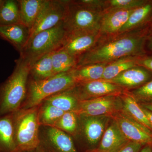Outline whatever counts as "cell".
Here are the masks:
<instances>
[{
  "instance_id": "1",
  "label": "cell",
  "mask_w": 152,
  "mask_h": 152,
  "mask_svg": "<svg viewBox=\"0 0 152 152\" xmlns=\"http://www.w3.org/2000/svg\"><path fill=\"white\" fill-rule=\"evenodd\" d=\"M138 29L114 35L102 36L91 49L77 57V67L96 64H109L128 56H145L147 38Z\"/></svg>"
},
{
  "instance_id": "2",
  "label": "cell",
  "mask_w": 152,
  "mask_h": 152,
  "mask_svg": "<svg viewBox=\"0 0 152 152\" xmlns=\"http://www.w3.org/2000/svg\"><path fill=\"white\" fill-rule=\"evenodd\" d=\"M30 65L20 57L12 73L0 83V115L12 113L21 108L26 99Z\"/></svg>"
},
{
  "instance_id": "3",
  "label": "cell",
  "mask_w": 152,
  "mask_h": 152,
  "mask_svg": "<svg viewBox=\"0 0 152 152\" xmlns=\"http://www.w3.org/2000/svg\"><path fill=\"white\" fill-rule=\"evenodd\" d=\"M39 105L21 109L14 113L15 137L17 152L34 151L39 146Z\"/></svg>"
},
{
  "instance_id": "4",
  "label": "cell",
  "mask_w": 152,
  "mask_h": 152,
  "mask_svg": "<svg viewBox=\"0 0 152 152\" xmlns=\"http://www.w3.org/2000/svg\"><path fill=\"white\" fill-rule=\"evenodd\" d=\"M76 83L72 71L57 74L41 80L29 78L26 97L21 109L30 108L39 105L45 99L57 93L69 89Z\"/></svg>"
},
{
  "instance_id": "5",
  "label": "cell",
  "mask_w": 152,
  "mask_h": 152,
  "mask_svg": "<svg viewBox=\"0 0 152 152\" xmlns=\"http://www.w3.org/2000/svg\"><path fill=\"white\" fill-rule=\"evenodd\" d=\"M66 37L63 21L54 27L34 36L20 54V57L30 66L41 57L61 48Z\"/></svg>"
},
{
  "instance_id": "6",
  "label": "cell",
  "mask_w": 152,
  "mask_h": 152,
  "mask_svg": "<svg viewBox=\"0 0 152 152\" xmlns=\"http://www.w3.org/2000/svg\"><path fill=\"white\" fill-rule=\"evenodd\" d=\"M103 12L82 6L75 1H69L66 13L63 20L67 35L99 32Z\"/></svg>"
},
{
  "instance_id": "7",
  "label": "cell",
  "mask_w": 152,
  "mask_h": 152,
  "mask_svg": "<svg viewBox=\"0 0 152 152\" xmlns=\"http://www.w3.org/2000/svg\"><path fill=\"white\" fill-rule=\"evenodd\" d=\"M68 2L67 0H45L31 30L29 41L38 33L51 28L63 21L66 13Z\"/></svg>"
},
{
  "instance_id": "8",
  "label": "cell",
  "mask_w": 152,
  "mask_h": 152,
  "mask_svg": "<svg viewBox=\"0 0 152 152\" xmlns=\"http://www.w3.org/2000/svg\"><path fill=\"white\" fill-rule=\"evenodd\" d=\"M79 116L77 135L81 137L86 151L97 148L112 117L107 115Z\"/></svg>"
},
{
  "instance_id": "9",
  "label": "cell",
  "mask_w": 152,
  "mask_h": 152,
  "mask_svg": "<svg viewBox=\"0 0 152 152\" xmlns=\"http://www.w3.org/2000/svg\"><path fill=\"white\" fill-rule=\"evenodd\" d=\"M120 95H112L80 101L75 113L79 116L113 117L123 109Z\"/></svg>"
},
{
  "instance_id": "10",
  "label": "cell",
  "mask_w": 152,
  "mask_h": 152,
  "mask_svg": "<svg viewBox=\"0 0 152 152\" xmlns=\"http://www.w3.org/2000/svg\"><path fill=\"white\" fill-rule=\"evenodd\" d=\"M39 140L46 152H78L71 136L54 127L41 126Z\"/></svg>"
},
{
  "instance_id": "11",
  "label": "cell",
  "mask_w": 152,
  "mask_h": 152,
  "mask_svg": "<svg viewBox=\"0 0 152 152\" xmlns=\"http://www.w3.org/2000/svg\"><path fill=\"white\" fill-rule=\"evenodd\" d=\"M72 89L80 101L109 95H121L125 91L113 83L101 80L77 83Z\"/></svg>"
},
{
  "instance_id": "12",
  "label": "cell",
  "mask_w": 152,
  "mask_h": 152,
  "mask_svg": "<svg viewBox=\"0 0 152 152\" xmlns=\"http://www.w3.org/2000/svg\"><path fill=\"white\" fill-rule=\"evenodd\" d=\"M112 118L117 122L129 141L135 142L143 146H152V131L132 119L122 110Z\"/></svg>"
},
{
  "instance_id": "13",
  "label": "cell",
  "mask_w": 152,
  "mask_h": 152,
  "mask_svg": "<svg viewBox=\"0 0 152 152\" xmlns=\"http://www.w3.org/2000/svg\"><path fill=\"white\" fill-rule=\"evenodd\" d=\"M102 36L99 32L68 34L61 48L72 56L78 57L92 48Z\"/></svg>"
},
{
  "instance_id": "14",
  "label": "cell",
  "mask_w": 152,
  "mask_h": 152,
  "mask_svg": "<svg viewBox=\"0 0 152 152\" xmlns=\"http://www.w3.org/2000/svg\"><path fill=\"white\" fill-rule=\"evenodd\" d=\"M152 80V73L144 67L138 66L121 73L109 82L121 87L125 91L137 88Z\"/></svg>"
},
{
  "instance_id": "15",
  "label": "cell",
  "mask_w": 152,
  "mask_h": 152,
  "mask_svg": "<svg viewBox=\"0 0 152 152\" xmlns=\"http://www.w3.org/2000/svg\"><path fill=\"white\" fill-rule=\"evenodd\" d=\"M134 10H105L103 13L100 24L99 32L101 35L112 36L118 34L127 21L130 15Z\"/></svg>"
},
{
  "instance_id": "16",
  "label": "cell",
  "mask_w": 152,
  "mask_h": 152,
  "mask_svg": "<svg viewBox=\"0 0 152 152\" xmlns=\"http://www.w3.org/2000/svg\"><path fill=\"white\" fill-rule=\"evenodd\" d=\"M31 30L23 24L0 26V38L10 43L20 54L26 46Z\"/></svg>"
},
{
  "instance_id": "17",
  "label": "cell",
  "mask_w": 152,
  "mask_h": 152,
  "mask_svg": "<svg viewBox=\"0 0 152 152\" xmlns=\"http://www.w3.org/2000/svg\"><path fill=\"white\" fill-rule=\"evenodd\" d=\"M117 122L112 118L97 149L108 152H117L128 142Z\"/></svg>"
},
{
  "instance_id": "18",
  "label": "cell",
  "mask_w": 152,
  "mask_h": 152,
  "mask_svg": "<svg viewBox=\"0 0 152 152\" xmlns=\"http://www.w3.org/2000/svg\"><path fill=\"white\" fill-rule=\"evenodd\" d=\"M0 152H17L14 113L0 115Z\"/></svg>"
},
{
  "instance_id": "19",
  "label": "cell",
  "mask_w": 152,
  "mask_h": 152,
  "mask_svg": "<svg viewBox=\"0 0 152 152\" xmlns=\"http://www.w3.org/2000/svg\"><path fill=\"white\" fill-rule=\"evenodd\" d=\"M123 104L122 111L140 124L152 132V126L144 113L140 104L127 91L120 95Z\"/></svg>"
},
{
  "instance_id": "20",
  "label": "cell",
  "mask_w": 152,
  "mask_h": 152,
  "mask_svg": "<svg viewBox=\"0 0 152 152\" xmlns=\"http://www.w3.org/2000/svg\"><path fill=\"white\" fill-rule=\"evenodd\" d=\"M152 17V1H148L144 5L132 11L127 21L117 34L138 30L149 21Z\"/></svg>"
},
{
  "instance_id": "21",
  "label": "cell",
  "mask_w": 152,
  "mask_h": 152,
  "mask_svg": "<svg viewBox=\"0 0 152 152\" xmlns=\"http://www.w3.org/2000/svg\"><path fill=\"white\" fill-rule=\"evenodd\" d=\"M80 101L72 88H71L52 95L45 99L43 102L54 106L63 111L67 112H75Z\"/></svg>"
},
{
  "instance_id": "22",
  "label": "cell",
  "mask_w": 152,
  "mask_h": 152,
  "mask_svg": "<svg viewBox=\"0 0 152 152\" xmlns=\"http://www.w3.org/2000/svg\"><path fill=\"white\" fill-rule=\"evenodd\" d=\"M142 57L128 56L109 63L105 68L101 80L109 81L121 73L130 68L139 66V61Z\"/></svg>"
},
{
  "instance_id": "23",
  "label": "cell",
  "mask_w": 152,
  "mask_h": 152,
  "mask_svg": "<svg viewBox=\"0 0 152 152\" xmlns=\"http://www.w3.org/2000/svg\"><path fill=\"white\" fill-rule=\"evenodd\" d=\"M22 23L31 29L45 0H18Z\"/></svg>"
},
{
  "instance_id": "24",
  "label": "cell",
  "mask_w": 152,
  "mask_h": 152,
  "mask_svg": "<svg viewBox=\"0 0 152 152\" xmlns=\"http://www.w3.org/2000/svg\"><path fill=\"white\" fill-rule=\"evenodd\" d=\"M55 75L52 64V53L43 56L30 66L29 78L41 80Z\"/></svg>"
},
{
  "instance_id": "25",
  "label": "cell",
  "mask_w": 152,
  "mask_h": 152,
  "mask_svg": "<svg viewBox=\"0 0 152 152\" xmlns=\"http://www.w3.org/2000/svg\"><path fill=\"white\" fill-rule=\"evenodd\" d=\"M108 64H96L78 67L72 70L76 83L100 80Z\"/></svg>"
},
{
  "instance_id": "26",
  "label": "cell",
  "mask_w": 152,
  "mask_h": 152,
  "mask_svg": "<svg viewBox=\"0 0 152 152\" xmlns=\"http://www.w3.org/2000/svg\"><path fill=\"white\" fill-rule=\"evenodd\" d=\"M23 24L18 1H3L0 7V26Z\"/></svg>"
},
{
  "instance_id": "27",
  "label": "cell",
  "mask_w": 152,
  "mask_h": 152,
  "mask_svg": "<svg viewBox=\"0 0 152 152\" xmlns=\"http://www.w3.org/2000/svg\"><path fill=\"white\" fill-rule=\"evenodd\" d=\"M52 60L55 75L70 72L77 67V57L72 56L62 48L52 52Z\"/></svg>"
},
{
  "instance_id": "28",
  "label": "cell",
  "mask_w": 152,
  "mask_h": 152,
  "mask_svg": "<svg viewBox=\"0 0 152 152\" xmlns=\"http://www.w3.org/2000/svg\"><path fill=\"white\" fill-rule=\"evenodd\" d=\"M79 116L75 112H65L52 126L75 137L79 129Z\"/></svg>"
},
{
  "instance_id": "29",
  "label": "cell",
  "mask_w": 152,
  "mask_h": 152,
  "mask_svg": "<svg viewBox=\"0 0 152 152\" xmlns=\"http://www.w3.org/2000/svg\"><path fill=\"white\" fill-rule=\"evenodd\" d=\"M65 112L54 106L42 102L39 111V122L41 126H53Z\"/></svg>"
},
{
  "instance_id": "30",
  "label": "cell",
  "mask_w": 152,
  "mask_h": 152,
  "mask_svg": "<svg viewBox=\"0 0 152 152\" xmlns=\"http://www.w3.org/2000/svg\"><path fill=\"white\" fill-rule=\"evenodd\" d=\"M128 91L140 104H152V80L137 88Z\"/></svg>"
},
{
  "instance_id": "31",
  "label": "cell",
  "mask_w": 152,
  "mask_h": 152,
  "mask_svg": "<svg viewBox=\"0 0 152 152\" xmlns=\"http://www.w3.org/2000/svg\"><path fill=\"white\" fill-rule=\"evenodd\" d=\"M148 1L146 0H106V10H134L144 5Z\"/></svg>"
},
{
  "instance_id": "32",
  "label": "cell",
  "mask_w": 152,
  "mask_h": 152,
  "mask_svg": "<svg viewBox=\"0 0 152 152\" xmlns=\"http://www.w3.org/2000/svg\"><path fill=\"white\" fill-rule=\"evenodd\" d=\"M75 1L82 6L103 12L107 9L106 0H78Z\"/></svg>"
},
{
  "instance_id": "33",
  "label": "cell",
  "mask_w": 152,
  "mask_h": 152,
  "mask_svg": "<svg viewBox=\"0 0 152 152\" xmlns=\"http://www.w3.org/2000/svg\"><path fill=\"white\" fill-rule=\"evenodd\" d=\"M143 146L138 143L129 141L117 152H139Z\"/></svg>"
},
{
  "instance_id": "34",
  "label": "cell",
  "mask_w": 152,
  "mask_h": 152,
  "mask_svg": "<svg viewBox=\"0 0 152 152\" xmlns=\"http://www.w3.org/2000/svg\"><path fill=\"white\" fill-rule=\"evenodd\" d=\"M139 66L144 67L152 73V56H144L142 57L139 61Z\"/></svg>"
},
{
  "instance_id": "35",
  "label": "cell",
  "mask_w": 152,
  "mask_h": 152,
  "mask_svg": "<svg viewBox=\"0 0 152 152\" xmlns=\"http://www.w3.org/2000/svg\"><path fill=\"white\" fill-rule=\"evenodd\" d=\"M140 105L141 106L144 113L146 116L147 118L149 121L150 123H151L152 126V111L148 110V109H147L145 107L141 105L140 104Z\"/></svg>"
},
{
  "instance_id": "36",
  "label": "cell",
  "mask_w": 152,
  "mask_h": 152,
  "mask_svg": "<svg viewBox=\"0 0 152 152\" xmlns=\"http://www.w3.org/2000/svg\"><path fill=\"white\" fill-rule=\"evenodd\" d=\"M139 152H152V146L149 145L144 146Z\"/></svg>"
},
{
  "instance_id": "37",
  "label": "cell",
  "mask_w": 152,
  "mask_h": 152,
  "mask_svg": "<svg viewBox=\"0 0 152 152\" xmlns=\"http://www.w3.org/2000/svg\"><path fill=\"white\" fill-rule=\"evenodd\" d=\"M147 40L148 41V47L149 50L152 51V34L149 37H148Z\"/></svg>"
},
{
  "instance_id": "38",
  "label": "cell",
  "mask_w": 152,
  "mask_h": 152,
  "mask_svg": "<svg viewBox=\"0 0 152 152\" xmlns=\"http://www.w3.org/2000/svg\"><path fill=\"white\" fill-rule=\"evenodd\" d=\"M140 105H141L145 107L147 109H148V110L152 111V104H150Z\"/></svg>"
},
{
  "instance_id": "39",
  "label": "cell",
  "mask_w": 152,
  "mask_h": 152,
  "mask_svg": "<svg viewBox=\"0 0 152 152\" xmlns=\"http://www.w3.org/2000/svg\"><path fill=\"white\" fill-rule=\"evenodd\" d=\"M35 152H46L42 148H41L40 146H39V147H38L37 148V149L35 151Z\"/></svg>"
},
{
  "instance_id": "40",
  "label": "cell",
  "mask_w": 152,
  "mask_h": 152,
  "mask_svg": "<svg viewBox=\"0 0 152 152\" xmlns=\"http://www.w3.org/2000/svg\"><path fill=\"white\" fill-rule=\"evenodd\" d=\"M86 152H108L104 151H101L98 149H96L91 150V151H87Z\"/></svg>"
},
{
  "instance_id": "41",
  "label": "cell",
  "mask_w": 152,
  "mask_h": 152,
  "mask_svg": "<svg viewBox=\"0 0 152 152\" xmlns=\"http://www.w3.org/2000/svg\"><path fill=\"white\" fill-rule=\"evenodd\" d=\"M3 1L2 0H0V7H1V5Z\"/></svg>"
},
{
  "instance_id": "42",
  "label": "cell",
  "mask_w": 152,
  "mask_h": 152,
  "mask_svg": "<svg viewBox=\"0 0 152 152\" xmlns=\"http://www.w3.org/2000/svg\"><path fill=\"white\" fill-rule=\"evenodd\" d=\"M31 152H35V151H34Z\"/></svg>"
},
{
  "instance_id": "43",
  "label": "cell",
  "mask_w": 152,
  "mask_h": 152,
  "mask_svg": "<svg viewBox=\"0 0 152 152\" xmlns=\"http://www.w3.org/2000/svg\"></svg>"
},
{
  "instance_id": "44",
  "label": "cell",
  "mask_w": 152,
  "mask_h": 152,
  "mask_svg": "<svg viewBox=\"0 0 152 152\" xmlns=\"http://www.w3.org/2000/svg\"></svg>"
}]
</instances>
